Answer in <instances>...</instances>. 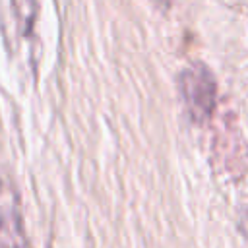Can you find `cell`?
Here are the masks:
<instances>
[{
	"label": "cell",
	"instance_id": "obj_1",
	"mask_svg": "<svg viewBox=\"0 0 248 248\" xmlns=\"http://www.w3.org/2000/svg\"><path fill=\"white\" fill-rule=\"evenodd\" d=\"M178 89L184 107L194 122H205L217 103V83L203 64H192L178 76Z\"/></svg>",
	"mask_w": 248,
	"mask_h": 248
},
{
	"label": "cell",
	"instance_id": "obj_2",
	"mask_svg": "<svg viewBox=\"0 0 248 248\" xmlns=\"http://www.w3.org/2000/svg\"><path fill=\"white\" fill-rule=\"evenodd\" d=\"M21 219L12 192L0 194V248H19Z\"/></svg>",
	"mask_w": 248,
	"mask_h": 248
},
{
	"label": "cell",
	"instance_id": "obj_3",
	"mask_svg": "<svg viewBox=\"0 0 248 248\" xmlns=\"http://www.w3.org/2000/svg\"><path fill=\"white\" fill-rule=\"evenodd\" d=\"M12 6H14V16L17 19L19 33L23 37H29L39 17V0H12Z\"/></svg>",
	"mask_w": 248,
	"mask_h": 248
},
{
	"label": "cell",
	"instance_id": "obj_4",
	"mask_svg": "<svg viewBox=\"0 0 248 248\" xmlns=\"http://www.w3.org/2000/svg\"><path fill=\"white\" fill-rule=\"evenodd\" d=\"M240 229H242V232L248 236V209L242 213V217H240Z\"/></svg>",
	"mask_w": 248,
	"mask_h": 248
}]
</instances>
